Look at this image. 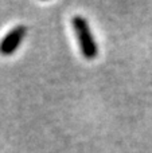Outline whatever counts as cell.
Segmentation results:
<instances>
[{
    "label": "cell",
    "mask_w": 152,
    "mask_h": 153,
    "mask_svg": "<svg viewBox=\"0 0 152 153\" xmlns=\"http://www.w3.org/2000/svg\"><path fill=\"white\" fill-rule=\"evenodd\" d=\"M24 35H26V27L24 26H18L13 30H11L10 34L0 43V53L3 55H11L20 46Z\"/></svg>",
    "instance_id": "obj_2"
},
{
    "label": "cell",
    "mask_w": 152,
    "mask_h": 153,
    "mask_svg": "<svg viewBox=\"0 0 152 153\" xmlns=\"http://www.w3.org/2000/svg\"><path fill=\"white\" fill-rule=\"evenodd\" d=\"M73 27H74L75 36H77L78 43H80L82 55L89 61L94 59L98 54V48H97L96 40H94L93 34L89 28L86 19L82 18V16H74L73 18Z\"/></svg>",
    "instance_id": "obj_1"
}]
</instances>
